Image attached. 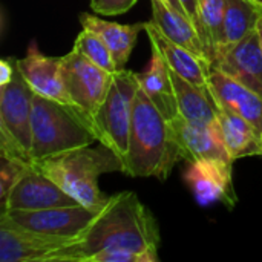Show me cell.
Listing matches in <instances>:
<instances>
[{
	"instance_id": "obj_1",
	"label": "cell",
	"mask_w": 262,
	"mask_h": 262,
	"mask_svg": "<svg viewBox=\"0 0 262 262\" xmlns=\"http://www.w3.org/2000/svg\"><path fill=\"white\" fill-rule=\"evenodd\" d=\"M160 230L154 215L134 192L112 195L106 207L71 244L46 262H88L101 250L126 249L158 255Z\"/></svg>"
},
{
	"instance_id": "obj_2",
	"label": "cell",
	"mask_w": 262,
	"mask_h": 262,
	"mask_svg": "<svg viewBox=\"0 0 262 262\" xmlns=\"http://www.w3.org/2000/svg\"><path fill=\"white\" fill-rule=\"evenodd\" d=\"M181 160L183 152L169 120L140 89L134 101L123 173L134 178L154 177L164 181Z\"/></svg>"
},
{
	"instance_id": "obj_3",
	"label": "cell",
	"mask_w": 262,
	"mask_h": 262,
	"mask_svg": "<svg viewBox=\"0 0 262 262\" xmlns=\"http://www.w3.org/2000/svg\"><path fill=\"white\" fill-rule=\"evenodd\" d=\"M40 172L55 181L80 204L101 212L111 196L98 187V178L109 172H123V160L109 147H78L64 154L32 163Z\"/></svg>"
},
{
	"instance_id": "obj_4",
	"label": "cell",
	"mask_w": 262,
	"mask_h": 262,
	"mask_svg": "<svg viewBox=\"0 0 262 262\" xmlns=\"http://www.w3.org/2000/svg\"><path fill=\"white\" fill-rule=\"evenodd\" d=\"M98 141L94 118L77 107L34 94L32 163Z\"/></svg>"
},
{
	"instance_id": "obj_5",
	"label": "cell",
	"mask_w": 262,
	"mask_h": 262,
	"mask_svg": "<svg viewBox=\"0 0 262 262\" xmlns=\"http://www.w3.org/2000/svg\"><path fill=\"white\" fill-rule=\"evenodd\" d=\"M32 98L17 66L12 80L0 86V154L26 163H32Z\"/></svg>"
},
{
	"instance_id": "obj_6",
	"label": "cell",
	"mask_w": 262,
	"mask_h": 262,
	"mask_svg": "<svg viewBox=\"0 0 262 262\" xmlns=\"http://www.w3.org/2000/svg\"><path fill=\"white\" fill-rule=\"evenodd\" d=\"M140 91L137 74L121 69L114 74L104 101L94 115V127L100 144L114 150L121 160L127 152L134 101Z\"/></svg>"
},
{
	"instance_id": "obj_7",
	"label": "cell",
	"mask_w": 262,
	"mask_h": 262,
	"mask_svg": "<svg viewBox=\"0 0 262 262\" xmlns=\"http://www.w3.org/2000/svg\"><path fill=\"white\" fill-rule=\"evenodd\" d=\"M60 69L71 103L94 118L106 98L114 74L92 63L75 48L61 57Z\"/></svg>"
},
{
	"instance_id": "obj_8",
	"label": "cell",
	"mask_w": 262,
	"mask_h": 262,
	"mask_svg": "<svg viewBox=\"0 0 262 262\" xmlns=\"http://www.w3.org/2000/svg\"><path fill=\"white\" fill-rule=\"evenodd\" d=\"M98 213L83 204H74L43 210H11L2 215H6L25 229L74 241L89 227Z\"/></svg>"
},
{
	"instance_id": "obj_9",
	"label": "cell",
	"mask_w": 262,
	"mask_h": 262,
	"mask_svg": "<svg viewBox=\"0 0 262 262\" xmlns=\"http://www.w3.org/2000/svg\"><path fill=\"white\" fill-rule=\"evenodd\" d=\"M72 239L25 229L0 215V261L46 262L51 255L71 244Z\"/></svg>"
},
{
	"instance_id": "obj_10",
	"label": "cell",
	"mask_w": 262,
	"mask_h": 262,
	"mask_svg": "<svg viewBox=\"0 0 262 262\" xmlns=\"http://www.w3.org/2000/svg\"><path fill=\"white\" fill-rule=\"evenodd\" d=\"M233 163L221 160H196L189 163L184 180L201 206L223 203L233 209L238 196L233 189Z\"/></svg>"
},
{
	"instance_id": "obj_11",
	"label": "cell",
	"mask_w": 262,
	"mask_h": 262,
	"mask_svg": "<svg viewBox=\"0 0 262 262\" xmlns=\"http://www.w3.org/2000/svg\"><path fill=\"white\" fill-rule=\"evenodd\" d=\"M74 204L80 203L31 164L9 192L6 204L2 207L0 213L11 210H43Z\"/></svg>"
},
{
	"instance_id": "obj_12",
	"label": "cell",
	"mask_w": 262,
	"mask_h": 262,
	"mask_svg": "<svg viewBox=\"0 0 262 262\" xmlns=\"http://www.w3.org/2000/svg\"><path fill=\"white\" fill-rule=\"evenodd\" d=\"M175 138L181 147L183 160L192 163L196 160H221L232 161L224 144L218 118L215 121H192L183 115L169 120Z\"/></svg>"
},
{
	"instance_id": "obj_13",
	"label": "cell",
	"mask_w": 262,
	"mask_h": 262,
	"mask_svg": "<svg viewBox=\"0 0 262 262\" xmlns=\"http://www.w3.org/2000/svg\"><path fill=\"white\" fill-rule=\"evenodd\" d=\"M210 64L243 86L262 94V46L258 29L224 49Z\"/></svg>"
},
{
	"instance_id": "obj_14",
	"label": "cell",
	"mask_w": 262,
	"mask_h": 262,
	"mask_svg": "<svg viewBox=\"0 0 262 262\" xmlns=\"http://www.w3.org/2000/svg\"><path fill=\"white\" fill-rule=\"evenodd\" d=\"M60 61L61 57H48L38 49L37 41H31L26 55L17 58V66L34 94L72 104L64 89Z\"/></svg>"
},
{
	"instance_id": "obj_15",
	"label": "cell",
	"mask_w": 262,
	"mask_h": 262,
	"mask_svg": "<svg viewBox=\"0 0 262 262\" xmlns=\"http://www.w3.org/2000/svg\"><path fill=\"white\" fill-rule=\"evenodd\" d=\"M144 31H146L150 43L158 46L164 60L167 61L169 68L173 72H177L180 77L186 78L192 84L201 88L207 94H212L210 84H209V75H210L212 64L207 58L200 57L195 52L189 51L187 48L173 43L166 35H163L150 21H146Z\"/></svg>"
},
{
	"instance_id": "obj_16",
	"label": "cell",
	"mask_w": 262,
	"mask_h": 262,
	"mask_svg": "<svg viewBox=\"0 0 262 262\" xmlns=\"http://www.w3.org/2000/svg\"><path fill=\"white\" fill-rule=\"evenodd\" d=\"M209 84L220 107L238 114L262 132V94L243 86L215 68H210Z\"/></svg>"
},
{
	"instance_id": "obj_17",
	"label": "cell",
	"mask_w": 262,
	"mask_h": 262,
	"mask_svg": "<svg viewBox=\"0 0 262 262\" xmlns=\"http://www.w3.org/2000/svg\"><path fill=\"white\" fill-rule=\"evenodd\" d=\"M150 46L152 57L149 61V68L146 72L137 74L140 89L150 98V101L157 106V109L164 115L166 120H172L180 115V112L170 77V68L158 46L154 43H150Z\"/></svg>"
},
{
	"instance_id": "obj_18",
	"label": "cell",
	"mask_w": 262,
	"mask_h": 262,
	"mask_svg": "<svg viewBox=\"0 0 262 262\" xmlns=\"http://www.w3.org/2000/svg\"><path fill=\"white\" fill-rule=\"evenodd\" d=\"M80 23L83 28L97 32L103 38V41L107 45L112 54L117 71L124 69V66L127 64L132 49L137 43L138 34L144 31L146 26V21L135 23V25H121L91 14H81Z\"/></svg>"
},
{
	"instance_id": "obj_19",
	"label": "cell",
	"mask_w": 262,
	"mask_h": 262,
	"mask_svg": "<svg viewBox=\"0 0 262 262\" xmlns=\"http://www.w3.org/2000/svg\"><path fill=\"white\" fill-rule=\"evenodd\" d=\"M150 2H152L150 23L173 43L181 45V46L187 48L189 51L195 52L196 55L209 60L206 46H204L193 21L187 15L170 8L164 0H150Z\"/></svg>"
},
{
	"instance_id": "obj_20",
	"label": "cell",
	"mask_w": 262,
	"mask_h": 262,
	"mask_svg": "<svg viewBox=\"0 0 262 262\" xmlns=\"http://www.w3.org/2000/svg\"><path fill=\"white\" fill-rule=\"evenodd\" d=\"M218 123L232 160L262 155L261 135L252 123L238 114L218 106Z\"/></svg>"
},
{
	"instance_id": "obj_21",
	"label": "cell",
	"mask_w": 262,
	"mask_h": 262,
	"mask_svg": "<svg viewBox=\"0 0 262 262\" xmlns=\"http://www.w3.org/2000/svg\"><path fill=\"white\" fill-rule=\"evenodd\" d=\"M170 77L177 95L178 112L192 121H215L218 118V104L212 94L192 84L170 69Z\"/></svg>"
},
{
	"instance_id": "obj_22",
	"label": "cell",
	"mask_w": 262,
	"mask_h": 262,
	"mask_svg": "<svg viewBox=\"0 0 262 262\" xmlns=\"http://www.w3.org/2000/svg\"><path fill=\"white\" fill-rule=\"evenodd\" d=\"M261 11V6L253 0H227L224 18V45L218 55L224 49L236 45L249 34L256 31Z\"/></svg>"
},
{
	"instance_id": "obj_23",
	"label": "cell",
	"mask_w": 262,
	"mask_h": 262,
	"mask_svg": "<svg viewBox=\"0 0 262 262\" xmlns=\"http://www.w3.org/2000/svg\"><path fill=\"white\" fill-rule=\"evenodd\" d=\"M227 0H200V14L207 38V57L212 60L224 45V18Z\"/></svg>"
},
{
	"instance_id": "obj_24",
	"label": "cell",
	"mask_w": 262,
	"mask_h": 262,
	"mask_svg": "<svg viewBox=\"0 0 262 262\" xmlns=\"http://www.w3.org/2000/svg\"><path fill=\"white\" fill-rule=\"evenodd\" d=\"M74 48L80 51L84 57H88L92 63L100 66L101 69L111 74L117 72V66L112 58V54L107 45L103 41V38L97 32L83 28V31L77 35L74 41Z\"/></svg>"
},
{
	"instance_id": "obj_25",
	"label": "cell",
	"mask_w": 262,
	"mask_h": 262,
	"mask_svg": "<svg viewBox=\"0 0 262 262\" xmlns=\"http://www.w3.org/2000/svg\"><path fill=\"white\" fill-rule=\"evenodd\" d=\"M0 157H2V164H0V204L3 207L6 204L9 192L18 183V180L25 175L26 169L32 163H26V161H21L18 158H12V157L5 155V154H0Z\"/></svg>"
},
{
	"instance_id": "obj_26",
	"label": "cell",
	"mask_w": 262,
	"mask_h": 262,
	"mask_svg": "<svg viewBox=\"0 0 262 262\" xmlns=\"http://www.w3.org/2000/svg\"><path fill=\"white\" fill-rule=\"evenodd\" d=\"M158 255L150 253H140L134 250L126 249H117V250H101L91 256L88 262H157Z\"/></svg>"
},
{
	"instance_id": "obj_27",
	"label": "cell",
	"mask_w": 262,
	"mask_h": 262,
	"mask_svg": "<svg viewBox=\"0 0 262 262\" xmlns=\"http://www.w3.org/2000/svg\"><path fill=\"white\" fill-rule=\"evenodd\" d=\"M138 0H91V8L100 15H120L127 12Z\"/></svg>"
},
{
	"instance_id": "obj_28",
	"label": "cell",
	"mask_w": 262,
	"mask_h": 262,
	"mask_svg": "<svg viewBox=\"0 0 262 262\" xmlns=\"http://www.w3.org/2000/svg\"><path fill=\"white\" fill-rule=\"evenodd\" d=\"M183 8L186 9L189 18L193 21L204 46H206V51H207V38H206V34H204V28H203V23H201V14H200V0H180Z\"/></svg>"
},
{
	"instance_id": "obj_29",
	"label": "cell",
	"mask_w": 262,
	"mask_h": 262,
	"mask_svg": "<svg viewBox=\"0 0 262 262\" xmlns=\"http://www.w3.org/2000/svg\"><path fill=\"white\" fill-rule=\"evenodd\" d=\"M15 68H17V58L11 57L0 61V86H5L12 80Z\"/></svg>"
},
{
	"instance_id": "obj_30",
	"label": "cell",
	"mask_w": 262,
	"mask_h": 262,
	"mask_svg": "<svg viewBox=\"0 0 262 262\" xmlns=\"http://www.w3.org/2000/svg\"><path fill=\"white\" fill-rule=\"evenodd\" d=\"M170 8H173V9H177L178 12H181V14H184V15H187V12H186V9L183 8V5H181V2L180 0H164ZM189 17V15H187Z\"/></svg>"
},
{
	"instance_id": "obj_31",
	"label": "cell",
	"mask_w": 262,
	"mask_h": 262,
	"mask_svg": "<svg viewBox=\"0 0 262 262\" xmlns=\"http://www.w3.org/2000/svg\"><path fill=\"white\" fill-rule=\"evenodd\" d=\"M256 29H258V34H259V40H261V46H262V11H261V15H259V20H258V26H256Z\"/></svg>"
},
{
	"instance_id": "obj_32",
	"label": "cell",
	"mask_w": 262,
	"mask_h": 262,
	"mask_svg": "<svg viewBox=\"0 0 262 262\" xmlns=\"http://www.w3.org/2000/svg\"><path fill=\"white\" fill-rule=\"evenodd\" d=\"M253 2H255V3H258V5L262 8V0H253Z\"/></svg>"
},
{
	"instance_id": "obj_33",
	"label": "cell",
	"mask_w": 262,
	"mask_h": 262,
	"mask_svg": "<svg viewBox=\"0 0 262 262\" xmlns=\"http://www.w3.org/2000/svg\"><path fill=\"white\" fill-rule=\"evenodd\" d=\"M261 146H262V135H261Z\"/></svg>"
}]
</instances>
